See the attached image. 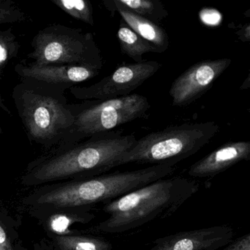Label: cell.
I'll list each match as a JSON object with an SVG mask.
<instances>
[{
  "mask_svg": "<svg viewBox=\"0 0 250 250\" xmlns=\"http://www.w3.org/2000/svg\"><path fill=\"white\" fill-rule=\"evenodd\" d=\"M73 106L75 121L58 146L75 144L95 134L112 131L119 125L141 118L150 108L147 98L139 94L104 102L84 101L73 104Z\"/></svg>",
  "mask_w": 250,
  "mask_h": 250,
  "instance_id": "52a82bcc",
  "label": "cell"
},
{
  "mask_svg": "<svg viewBox=\"0 0 250 250\" xmlns=\"http://www.w3.org/2000/svg\"><path fill=\"white\" fill-rule=\"evenodd\" d=\"M162 66V63L156 61L125 64L96 84L87 87L76 85L69 90L74 98L83 102H104L125 97L154 75Z\"/></svg>",
  "mask_w": 250,
  "mask_h": 250,
  "instance_id": "ba28073f",
  "label": "cell"
},
{
  "mask_svg": "<svg viewBox=\"0 0 250 250\" xmlns=\"http://www.w3.org/2000/svg\"><path fill=\"white\" fill-rule=\"evenodd\" d=\"M136 141L134 134L110 131L75 144L54 147L29 165L23 181L33 186L67 178L95 177L115 167L118 158Z\"/></svg>",
  "mask_w": 250,
  "mask_h": 250,
  "instance_id": "6da1fadb",
  "label": "cell"
},
{
  "mask_svg": "<svg viewBox=\"0 0 250 250\" xmlns=\"http://www.w3.org/2000/svg\"><path fill=\"white\" fill-rule=\"evenodd\" d=\"M175 165H153L74 181L43 191L36 203L55 208H76L116 200L175 172Z\"/></svg>",
  "mask_w": 250,
  "mask_h": 250,
  "instance_id": "277c9868",
  "label": "cell"
},
{
  "mask_svg": "<svg viewBox=\"0 0 250 250\" xmlns=\"http://www.w3.org/2000/svg\"><path fill=\"white\" fill-rule=\"evenodd\" d=\"M27 20L25 12L12 0H0V24H16Z\"/></svg>",
  "mask_w": 250,
  "mask_h": 250,
  "instance_id": "d6986e66",
  "label": "cell"
},
{
  "mask_svg": "<svg viewBox=\"0 0 250 250\" xmlns=\"http://www.w3.org/2000/svg\"><path fill=\"white\" fill-rule=\"evenodd\" d=\"M104 4L111 12H118L121 15V19L135 33L151 45L154 49L155 53L162 54L167 50L169 46V36L159 24L137 15L118 5L114 2V0H104Z\"/></svg>",
  "mask_w": 250,
  "mask_h": 250,
  "instance_id": "4fadbf2b",
  "label": "cell"
},
{
  "mask_svg": "<svg viewBox=\"0 0 250 250\" xmlns=\"http://www.w3.org/2000/svg\"><path fill=\"white\" fill-rule=\"evenodd\" d=\"M55 242L61 250H112L110 242L99 237L61 235Z\"/></svg>",
  "mask_w": 250,
  "mask_h": 250,
  "instance_id": "2e32d148",
  "label": "cell"
},
{
  "mask_svg": "<svg viewBox=\"0 0 250 250\" xmlns=\"http://www.w3.org/2000/svg\"><path fill=\"white\" fill-rule=\"evenodd\" d=\"M220 250H250V232L231 241Z\"/></svg>",
  "mask_w": 250,
  "mask_h": 250,
  "instance_id": "44dd1931",
  "label": "cell"
},
{
  "mask_svg": "<svg viewBox=\"0 0 250 250\" xmlns=\"http://www.w3.org/2000/svg\"><path fill=\"white\" fill-rule=\"evenodd\" d=\"M118 39L122 52L136 62H143L145 54L155 53L151 45L140 37L122 19L118 30Z\"/></svg>",
  "mask_w": 250,
  "mask_h": 250,
  "instance_id": "5bb4252c",
  "label": "cell"
},
{
  "mask_svg": "<svg viewBox=\"0 0 250 250\" xmlns=\"http://www.w3.org/2000/svg\"><path fill=\"white\" fill-rule=\"evenodd\" d=\"M114 2L156 24L168 16V11L159 0H114Z\"/></svg>",
  "mask_w": 250,
  "mask_h": 250,
  "instance_id": "9a60e30c",
  "label": "cell"
},
{
  "mask_svg": "<svg viewBox=\"0 0 250 250\" xmlns=\"http://www.w3.org/2000/svg\"><path fill=\"white\" fill-rule=\"evenodd\" d=\"M14 70L20 78L32 79L69 90L79 83L94 78L102 68L87 65L38 66L32 62H21L16 65Z\"/></svg>",
  "mask_w": 250,
  "mask_h": 250,
  "instance_id": "8fae6325",
  "label": "cell"
},
{
  "mask_svg": "<svg viewBox=\"0 0 250 250\" xmlns=\"http://www.w3.org/2000/svg\"><path fill=\"white\" fill-rule=\"evenodd\" d=\"M0 250H5L2 247H0Z\"/></svg>",
  "mask_w": 250,
  "mask_h": 250,
  "instance_id": "d4e9b609",
  "label": "cell"
},
{
  "mask_svg": "<svg viewBox=\"0 0 250 250\" xmlns=\"http://www.w3.org/2000/svg\"><path fill=\"white\" fill-rule=\"evenodd\" d=\"M0 109H2L5 113L8 114L9 115H11V111L8 109V106L5 105V102H4L3 98L2 97L1 94H0Z\"/></svg>",
  "mask_w": 250,
  "mask_h": 250,
  "instance_id": "603a6c76",
  "label": "cell"
},
{
  "mask_svg": "<svg viewBox=\"0 0 250 250\" xmlns=\"http://www.w3.org/2000/svg\"><path fill=\"white\" fill-rule=\"evenodd\" d=\"M233 235L227 225L184 231L158 238L148 250H216L230 243Z\"/></svg>",
  "mask_w": 250,
  "mask_h": 250,
  "instance_id": "30bf717a",
  "label": "cell"
},
{
  "mask_svg": "<svg viewBox=\"0 0 250 250\" xmlns=\"http://www.w3.org/2000/svg\"><path fill=\"white\" fill-rule=\"evenodd\" d=\"M94 216L91 213H84L83 214H79L72 217H67L66 216L58 215L53 216L51 220L50 224L52 229L57 232H63L69 227L70 225L75 222H87L91 221Z\"/></svg>",
  "mask_w": 250,
  "mask_h": 250,
  "instance_id": "ffe728a7",
  "label": "cell"
},
{
  "mask_svg": "<svg viewBox=\"0 0 250 250\" xmlns=\"http://www.w3.org/2000/svg\"><path fill=\"white\" fill-rule=\"evenodd\" d=\"M219 131L214 122L171 125L136 141L118 158L115 166L129 163L175 165L210 143Z\"/></svg>",
  "mask_w": 250,
  "mask_h": 250,
  "instance_id": "5b68a950",
  "label": "cell"
},
{
  "mask_svg": "<svg viewBox=\"0 0 250 250\" xmlns=\"http://www.w3.org/2000/svg\"><path fill=\"white\" fill-rule=\"evenodd\" d=\"M21 44L12 28L0 30V77L5 68L12 60L15 59L20 53Z\"/></svg>",
  "mask_w": 250,
  "mask_h": 250,
  "instance_id": "ac0fdd59",
  "label": "cell"
},
{
  "mask_svg": "<svg viewBox=\"0 0 250 250\" xmlns=\"http://www.w3.org/2000/svg\"><path fill=\"white\" fill-rule=\"evenodd\" d=\"M27 58L38 66L87 65L102 68L103 58L93 33L62 24H51L41 30L31 43Z\"/></svg>",
  "mask_w": 250,
  "mask_h": 250,
  "instance_id": "8992f818",
  "label": "cell"
},
{
  "mask_svg": "<svg viewBox=\"0 0 250 250\" xmlns=\"http://www.w3.org/2000/svg\"><path fill=\"white\" fill-rule=\"evenodd\" d=\"M194 180L162 178L109 202L103 210L109 217L96 227L104 233H122L173 215L198 191Z\"/></svg>",
  "mask_w": 250,
  "mask_h": 250,
  "instance_id": "7a4b0ae2",
  "label": "cell"
},
{
  "mask_svg": "<svg viewBox=\"0 0 250 250\" xmlns=\"http://www.w3.org/2000/svg\"><path fill=\"white\" fill-rule=\"evenodd\" d=\"M12 99L29 141L45 150L59 146L75 121L66 89L32 79L20 78Z\"/></svg>",
  "mask_w": 250,
  "mask_h": 250,
  "instance_id": "3957f363",
  "label": "cell"
},
{
  "mask_svg": "<svg viewBox=\"0 0 250 250\" xmlns=\"http://www.w3.org/2000/svg\"><path fill=\"white\" fill-rule=\"evenodd\" d=\"M2 134H3V131H2V127L0 125V135H2Z\"/></svg>",
  "mask_w": 250,
  "mask_h": 250,
  "instance_id": "cb8c5ba5",
  "label": "cell"
},
{
  "mask_svg": "<svg viewBox=\"0 0 250 250\" xmlns=\"http://www.w3.org/2000/svg\"><path fill=\"white\" fill-rule=\"evenodd\" d=\"M229 58L206 60L194 64L172 83L169 90L172 105L188 106L198 100L231 64Z\"/></svg>",
  "mask_w": 250,
  "mask_h": 250,
  "instance_id": "9c48e42d",
  "label": "cell"
},
{
  "mask_svg": "<svg viewBox=\"0 0 250 250\" xmlns=\"http://www.w3.org/2000/svg\"><path fill=\"white\" fill-rule=\"evenodd\" d=\"M0 247L5 250H14L6 232L0 225Z\"/></svg>",
  "mask_w": 250,
  "mask_h": 250,
  "instance_id": "7402d4cb",
  "label": "cell"
},
{
  "mask_svg": "<svg viewBox=\"0 0 250 250\" xmlns=\"http://www.w3.org/2000/svg\"><path fill=\"white\" fill-rule=\"evenodd\" d=\"M250 159V142H229L193 164L188 174L193 178H213L242 161Z\"/></svg>",
  "mask_w": 250,
  "mask_h": 250,
  "instance_id": "7c38bea8",
  "label": "cell"
},
{
  "mask_svg": "<svg viewBox=\"0 0 250 250\" xmlns=\"http://www.w3.org/2000/svg\"><path fill=\"white\" fill-rule=\"evenodd\" d=\"M65 14L79 21L94 26L93 9L87 0H50Z\"/></svg>",
  "mask_w": 250,
  "mask_h": 250,
  "instance_id": "e0dca14e",
  "label": "cell"
}]
</instances>
